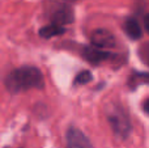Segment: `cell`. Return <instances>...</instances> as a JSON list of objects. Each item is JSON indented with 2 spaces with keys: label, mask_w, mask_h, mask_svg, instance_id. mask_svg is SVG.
<instances>
[{
  "label": "cell",
  "mask_w": 149,
  "mask_h": 148,
  "mask_svg": "<svg viewBox=\"0 0 149 148\" xmlns=\"http://www.w3.org/2000/svg\"><path fill=\"white\" fill-rule=\"evenodd\" d=\"M143 108H144V110H145V112H147L148 114H149V98H148L147 101L144 102V105H143Z\"/></svg>",
  "instance_id": "cell-12"
},
{
  "label": "cell",
  "mask_w": 149,
  "mask_h": 148,
  "mask_svg": "<svg viewBox=\"0 0 149 148\" xmlns=\"http://www.w3.org/2000/svg\"><path fill=\"white\" fill-rule=\"evenodd\" d=\"M139 57L147 66H149V42L144 43L139 49Z\"/></svg>",
  "instance_id": "cell-10"
},
{
  "label": "cell",
  "mask_w": 149,
  "mask_h": 148,
  "mask_svg": "<svg viewBox=\"0 0 149 148\" xmlns=\"http://www.w3.org/2000/svg\"><path fill=\"white\" fill-rule=\"evenodd\" d=\"M144 26H145V30H147L149 34V13H147V15L144 16Z\"/></svg>",
  "instance_id": "cell-11"
},
{
  "label": "cell",
  "mask_w": 149,
  "mask_h": 148,
  "mask_svg": "<svg viewBox=\"0 0 149 148\" xmlns=\"http://www.w3.org/2000/svg\"><path fill=\"white\" fill-rule=\"evenodd\" d=\"M68 148H92V143L85 136L81 130L76 127H70L67 131Z\"/></svg>",
  "instance_id": "cell-4"
},
{
  "label": "cell",
  "mask_w": 149,
  "mask_h": 148,
  "mask_svg": "<svg viewBox=\"0 0 149 148\" xmlns=\"http://www.w3.org/2000/svg\"><path fill=\"white\" fill-rule=\"evenodd\" d=\"M73 10L70 5H62L59 7L51 16V20H52V24L54 25H59V26H63V25H68V24L73 22Z\"/></svg>",
  "instance_id": "cell-5"
},
{
  "label": "cell",
  "mask_w": 149,
  "mask_h": 148,
  "mask_svg": "<svg viewBox=\"0 0 149 148\" xmlns=\"http://www.w3.org/2000/svg\"><path fill=\"white\" fill-rule=\"evenodd\" d=\"M64 31L63 26H59V25H47V26H43L42 29H39V36L43 37V38H52L55 36H59Z\"/></svg>",
  "instance_id": "cell-8"
},
{
  "label": "cell",
  "mask_w": 149,
  "mask_h": 148,
  "mask_svg": "<svg viewBox=\"0 0 149 148\" xmlns=\"http://www.w3.org/2000/svg\"><path fill=\"white\" fill-rule=\"evenodd\" d=\"M124 31L131 39H140L141 38V26H140L139 21L134 17H130L124 22Z\"/></svg>",
  "instance_id": "cell-7"
},
{
  "label": "cell",
  "mask_w": 149,
  "mask_h": 148,
  "mask_svg": "<svg viewBox=\"0 0 149 148\" xmlns=\"http://www.w3.org/2000/svg\"><path fill=\"white\" fill-rule=\"evenodd\" d=\"M106 117L113 128L115 136L126 139L131 133V121L130 115L123 106L116 104H110L106 108Z\"/></svg>",
  "instance_id": "cell-2"
},
{
  "label": "cell",
  "mask_w": 149,
  "mask_h": 148,
  "mask_svg": "<svg viewBox=\"0 0 149 148\" xmlns=\"http://www.w3.org/2000/svg\"><path fill=\"white\" fill-rule=\"evenodd\" d=\"M92 45L97 49L105 50L115 46V37L106 29H95L90 36Z\"/></svg>",
  "instance_id": "cell-3"
},
{
  "label": "cell",
  "mask_w": 149,
  "mask_h": 148,
  "mask_svg": "<svg viewBox=\"0 0 149 148\" xmlns=\"http://www.w3.org/2000/svg\"><path fill=\"white\" fill-rule=\"evenodd\" d=\"M45 79L42 72L36 67H20L12 71L5 79V87L10 93H21L28 89L43 88Z\"/></svg>",
  "instance_id": "cell-1"
},
{
  "label": "cell",
  "mask_w": 149,
  "mask_h": 148,
  "mask_svg": "<svg viewBox=\"0 0 149 148\" xmlns=\"http://www.w3.org/2000/svg\"><path fill=\"white\" fill-rule=\"evenodd\" d=\"M90 80H92V73L89 71H82L74 77V84H86Z\"/></svg>",
  "instance_id": "cell-9"
},
{
  "label": "cell",
  "mask_w": 149,
  "mask_h": 148,
  "mask_svg": "<svg viewBox=\"0 0 149 148\" xmlns=\"http://www.w3.org/2000/svg\"><path fill=\"white\" fill-rule=\"evenodd\" d=\"M82 57L89 63L98 64V63L109 59L110 54H109L107 51H105V50L97 49V47H94V46H88V47H84V50H82Z\"/></svg>",
  "instance_id": "cell-6"
}]
</instances>
